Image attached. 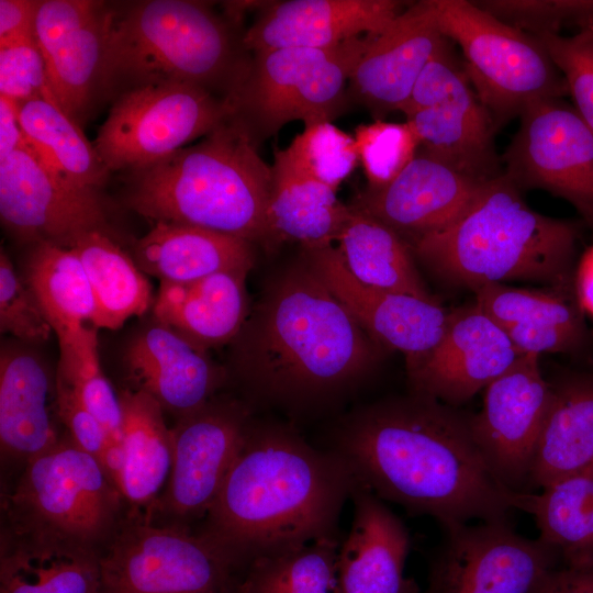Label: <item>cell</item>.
Returning <instances> with one entry per match:
<instances>
[{"instance_id":"obj_14","label":"cell","mask_w":593,"mask_h":593,"mask_svg":"<svg viewBox=\"0 0 593 593\" xmlns=\"http://www.w3.org/2000/svg\"><path fill=\"white\" fill-rule=\"evenodd\" d=\"M251 423L243 402L212 398L178 417L171 428L172 466L166 491L153 506L176 524L204 518L239 451Z\"/></svg>"},{"instance_id":"obj_38","label":"cell","mask_w":593,"mask_h":593,"mask_svg":"<svg viewBox=\"0 0 593 593\" xmlns=\"http://www.w3.org/2000/svg\"><path fill=\"white\" fill-rule=\"evenodd\" d=\"M26 284L56 336L93 324L94 294L79 257L67 247L34 244L26 265Z\"/></svg>"},{"instance_id":"obj_6","label":"cell","mask_w":593,"mask_h":593,"mask_svg":"<svg viewBox=\"0 0 593 593\" xmlns=\"http://www.w3.org/2000/svg\"><path fill=\"white\" fill-rule=\"evenodd\" d=\"M239 23L193 0H146L113 5L109 20L103 97L150 83H187L232 102L253 53Z\"/></svg>"},{"instance_id":"obj_3","label":"cell","mask_w":593,"mask_h":593,"mask_svg":"<svg viewBox=\"0 0 593 593\" xmlns=\"http://www.w3.org/2000/svg\"><path fill=\"white\" fill-rule=\"evenodd\" d=\"M356 483L332 449L313 447L286 425L251 421L199 533L239 573L256 558L338 536Z\"/></svg>"},{"instance_id":"obj_44","label":"cell","mask_w":593,"mask_h":593,"mask_svg":"<svg viewBox=\"0 0 593 593\" xmlns=\"http://www.w3.org/2000/svg\"><path fill=\"white\" fill-rule=\"evenodd\" d=\"M536 37L562 74L574 109L593 131V26L572 35L542 34Z\"/></svg>"},{"instance_id":"obj_35","label":"cell","mask_w":593,"mask_h":593,"mask_svg":"<svg viewBox=\"0 0 593 593\" xmlns=\"http://www.w3.org/2000/svg\"><path fill=\"white\" fill-rule=\"evenodd\" d=\"M349 206L336 240L347 270L366 286L438 301L421 278L407 243L378 219Z\"/></svg>"},{"instance_id":"obj_25","label":"cell","mask_w":593,"mask_h":593,"mask_svg":"<svg viewBox=\"0 0 593 593\" xmlns=\"http://www.w3.org/2000/svg\"><path fill=\"white\" fill-rule=\"evenodd\" d=\"M473 292L474 303L504 329L522 354L574 353L589 340L584 312L574 290L493 283Z\"/></svg>"},{"instance_id":"obj_17","label":"cell","mask_w":593,"mask_h":593,"mask_svg":"<svg viewBox=\"0 0 593 593\" xmlns=\"http://www.w3.org/2000/svg\"><path fill=\"white\" fill-rule=\"evenodd\" d=\"M0 217L22 240L67 248L88 232L107 230L98 192L67 183L29 144L0 160Z\"/></svg>"},{"instance_id":"obj_40","label":"cell","mask_w":593,"mask_h":593,"mask_svg":"<svg viewBox=\"0 0 593 593\" xmlns=\"http://www.w3.org/2000/svg\"><path fill=\"white\" fill-rule=\"evenodd\" d=\"M57 339L59 360L56 378L68 385L98 418L110 439L122 446L121 402L101 369L96 327L85 325Z\"/></svg>"},{"instance_id":"obj_10","label":"cell","mask_w":593,"mask_h":593,"mask_svg":"<svg viewBox=\"0 0 593 593\" xmlns=\"http://www.w3.org/2000/svg\"><path fill=\"white\" fill-rule=\"evenodd\" d=\"M101 593H234L230 557L187 526L122 518L99 552Z\"/></svg>"},{"instance_id":"obj_4","label":"cell","mask_w":593,"mask_h":593,"mask_svg":"<svg viewBox=\"0 0 593 593\" xmlns=\"http://www.w3.org/2000/svg\"><path fill=\"white\" fill-rule=\"evenodd\" d=\"M582 224L534 211L502 174L484 182L450 225L407 245L448 286L473 291L524 280L574 290Z\"/></svg>"},{"instance_id":"obj_18","label":"cell","mask_w":593,"mask_h":593,"mask_svg":"<svg viewBox=\"0 0 593 593\" xmlns=\"http://www.w3.org/2000/svg\"><path fill=\"white\" fill-rule=\"evenodd\" d=\"M551 398L539 356L524 354L484 389L481 411L470 415L473 439L496 478L526 491Z\"/></svg>"},{"instance_id":"obj_16","label":"cell","mask_w":593,"mask_h":593,"mask_svg":"<svg viewBox=\"0 0 593 593\" xmlns=\"http://www.w3.org/2000/svg\"><path fill=\"white\" fill-rule=\"evenodd\" d=\"M302 254L377 344L403 354L407 374L419 368L443 339L451 310L438 301L361 283L347 270L338 248L332 244L302 247Z\"/></svg>"},{"instance_id":"obj_20","label":"cell","mask_w":593,"mask_h":593,"mask_svg":"<svg viewBox=\"0 0 593 593\" xmlns=\"http://www.w3.org/2000/svg\"><path fill=\"white\" fill-rule=\"evenodd\" d=\"M524 355L475 303L451 310L447 331L425 362L407 374L412 392L457 406Z\"/></svg>"},{"instance_id":"obj_7","label":"cell","mask_w":593,"mask_h":593,"mask_svg":"<svg viewBox=\"0 0 593 593\" xmlns=\"http://www.w3.org/2000/svg\"><path fill=\"white\" fill-rule=\"evenodd\" d=\"M122 493L68 435L22 469L2 496V530L100 552L116 530Z\"/></svg>"},{"instance_id":"obj_12","label":"cell","mask_w":593,"mask_h":593,"mask_svg":"<svg viewBox=\"0 0 593 593\" xmlns=\"http://www.w3.org/2000/svg\"><path fill=\"white\" fill-rule=\"evenodd\" d=\"M501 156L522 192L544 190L573 205L593 236V131L562 98L526 107Z\"/></svg>"},{"instance_id":"obj_15","label":"cell","mask_w":593,"mask_h":593,"mask_svg":"<svg viewBox=\"0 0 593 593\" xmlns=\"http://www.w3.org/2000/svg\"><path fill=\"white\" fill-rule=\"evenodd\" d=\"M111 8L96 0H41L36 13L48 91L80 126L103 97Z\"/></svg>"},{"instance_id":"obj_1","label":"cell","mask_w":593,"mask_h":593,"mask_svg":"<svg viewBox=\"0 0 593 593\" xmlns=\"http://www.w3.org/2000/svg\"><path fill=\"white\" fill-rule=\"evenodd\" d=\"M469 417L412 392L350 414L332 450L379 499L433 517L444 529L474 519L510 521L513 490L486 463Z\"/></svg>"},{"instance_id":"obj_26","label":"cell","mask_w":593,"mask_h":593,"mask_svg":"<svg viewBox=\"0 0 593 593\" xmlns=\"http://www.w3.org/2000/svg\"><path fill=\"white\" fill-rule=\"evenodd\" d=\"M247 273L224 271L187 282L160 281L153 303L156 323L203 349L233 342L249 313Z\"/></svg>"},{"instance_id":"obj_50","label":"cell","mask_w":593,"mask_h":593,"mask_svg":"<svg viewBox=\"0 0 593 593\" xmlns=\"http://www.w3.org/2000/svg\"><path fill=\"white\" fill-rule=\"evenodd\" d=\"M533 593H593V562L556 566Z\"/></svg>"},{"instance_id":"obj_49","label":"cell","mask_w":593,"mask_h":593,"mask_svg":"<svg viewBox=\"0 0 593 593\" xmlns=\"http://www.w3.org/2000/svg\"><path fill=\"white\" fill-rule=\"evenodd\" d=\"M41 1L0 0V47L35 35Z\"/></svg>"},{"instance_id":"obj_2","label":"cell","mask_w":593,"mask_h":593,"mask_svg":"<svg viewBox=\"0 0 593 593\" xmlns=\"http://www.w3.org/2000/svg\"><path fill=\"white\" fill-rule=\"evenodd\" d=\"M233 342L234 367L249 393L293 411L357 385L381 348L302 253L269 280Z\"/></svg>"},{"instance_id":"obj_42","label":"cell","mask_w":593,"mask_h":593,"mask_svg":"<svg viewBox=\"0 0 593 593\" xmlns=\"http://www.w3.org/2000/svg\"><path fill=\"white\" fill-rule=\"evenodd\" d=\"M284 149L304 172L335 191L359 163L354 135L332 122L304 127Z\"/></svg>"},{"instance_id":"obj_23","label":"cell","mask_w":593,"mask_h":593,"mask_svg":"<svg viewBox=\"0 0 593 593\" xmlns=\"http://www.w3.org/2000/svg\"><path fill=\"white\" fill-rule=\"evenodd\" d=\"M350 500L351 527L338 551L342 593H423L404 574L410 549L404 523L358 482Z\"/></svg>"},{"instance_id":"obj_29","label":"cell","mask_w":593,"mask_h":593,"mask_svg":"<svg viewBox=\"0 0 593 593\" xmlns=\"http://www.w3.org/2000/svg\"><path fill=\"white\" fill-rule=\"evenodd\" d=\"M550 385L528 489H541L593 463V369L569 371Z\"/></svg>"},{"instance_id":"obj_32","label":"cell","mask_w":593,"mask_h":593,"mask_svg":"<svg viewBox=\"0 0 593 593\" xmlns=\"http://www.w3.org/2000/svg\"><path fill=\"white\" fill-rule=\"evenodd\" d=\"M0 593H101L99 552L1 530Z\"/></svg>"},{"instance_id":"obj_39","label":"cell","mask_w":593,"mask_h":593,"mask_svg":"<svg viewBox=\"0 0 593 593\" xmlns=\"http://www.w3.org/2000/svg\"><path fill=\"white\" fill-rule=\"evenodd\" d=\"M338 536L256 558L237 575L236 593H342Z\"/></svg>"},{"instance_id":"obj_51","label":"cell","mask_w":593,"mask_h":593,"mask_svg":"<svg viewBox=\"0 0 593 593\" xmlns=\"http://www.w3.org/2000/svg\"><path fill=\"white\" fill-rule=\"evenodd\" d=\"M26 144L19 120V105L0 97V160Z\"/></svg>"},{"instance_id":"obj_48","label":"cell","mask_w":593,"mask_h":593,"mask_svg":"<svg viewBox=\"0 0 593 593\" xmlns=\"http://www.w3.org/2000/svg\"><path fill=\"white\" fill-rule=\"evenodd\" d=\"M55 401L57 416L68 429V435L103 467L105 451L114 441L110 439L102 424L79 401L72 390L57 378H55Z\"/></svg>"},{"instance_id":"obj_28","label":"cell","mask_w":593,"mask_h":593,"mask_svg":"<svg viewBox=\"0 0 593 593\" xmlns=\"http://www.w3.org/2000/svg\"><path fill=\"white\" fill-rule=\"evenodd\" d=\"M419 148L480 182L503 174L494 136L497 130L472 86L406 118Z\"/></svg>"},{"instance_id":"obj_27","label":"cell","mask_w":593,"mask_h":593,"mask_svg":"<svg viewBox=\"0 0 593 593\" xmlns=\"http://www.w3.org/2000/svg\"><path fill=\"white\" fill-rule=\"evenodd\" d=\"M52 380L31 350L2 347L0 356V445L2 459L26 462L55 446Z\"/></svg>"},{"instance_id":"obj_46","label":"cell","mask_w":593,"mask_h":593,"mask_svg":"<svg viewBox=\"0 0 593 593\" xmlns=\"http://www.w3.org/2000/svg\"><path fill=\"white\" fill-rule=\"evenodd\" d=\"M47 89L46 66L35 35L0 47V97L22 104L43 97Z\"/></svg>"},{"instance_id":"obj_13","label":"cell","mask_w":593,"mask_h":593,"mask_svg":"<svg viewBox=\"0 0 593 593\" xmlns=\"http://www.w3.org/2000/svg\"><path fill=\"white\" fill-rule=\"evenodd\" d=\"M444 530L425 593H533L560 564L547 545L516 533L510 521L468 523Z\"/></svg>"},{"instance_id":"obj_36","label":"cell","mask_w":593,"mask_h":593,"mask_svg":"<svg viewBox=\"0 0 593 593\" xmlns=\"http://www.w3.org/2000/svg\"><path fill=\"white\" fill-rule=\"evenodd\" d=\"M19 105V120L27 144L58 177L81 190L98 192L110 170L93 143L53 99L43 97Z\"/></svg>"},{"instance_id":"obj_31","label":"cell","mask_w":593,"mask_h":593,"mask_svg":"<svg viewBox=\"0 0 593 593\" xmlns=\"http://www.w3.org/2000/svg\"><path fill=\"white\" fill-rule=\"evenodd\" d=\"M350 213L336 191L304 172L286 149H276L271 165L269 222L275 238L302 247L337 240Z\"/></svg>"},{"instance_id":"obj_54","label":"cell","mask_w":593,"mask_h":593,"mask_svg":"<svg viewBox=\"0 0 593 593\" xmlns=\"http://www.w3.org/2000/svg\"><path fill=\"white\" fill-rule=\"evenodd\" d=\"M234 593H236V592H234Z\"/></svg>"},{"instance_id":"obj_33","label":"cell","mask_w":593,"mask_h":593,"mask_svg":"<svg viewBox=\"0 0 593 593\" xmlns=\"http://www.w3.org/2000/svg\"><path fill=\"white\" fill-rule=\"evenodd\" d=\"M539 490L513 491V508L534 518L560 564L593 562V463Z\"/></svg>"},{"instance_id":"obj_21","label":"cell","mask_w":593,"mask_h":593,"mask_svg":"<svg viewBox=\"0 0 593 593\" xmlns=\"http://www.w3.org/2000/svg\"><path fill=\"white\" fill-rule=\"evenodd\" d=\"M483 183L418 148L391 183L379 190L361 191L351 205L378 219L402 238L407 237L409 244L450 225Z\"/></svg>"},{"instance_id":"obj_30","label":"cell","mask_w":593,"mask_h":593,"mask_svg":"<svg viewBox=\"0 0 593 593\" xmlns=\"http://www.w3.org/2000/svg\"><path fill=\"white\" fill-rule=\"evenodd\" d=\"M253 243L187 224L156 222L137 240L134 260L160 281L187 282L224 271L248 272Z\"/></svg>"},{"instance_id":"obj_37","label":"cell","mask_w":593,"mask_h":593,"mask_svg":"<svg viewBox=\"0 0 593 593\" xmlns=\"http://www.w3.org/2000/svg\"><path fill=\"white\" fill-rule=\"evenodd\" d=\"M69 248L79 257L94 294L93 327L118 329L154 303L150 282L107 230L88 232Z\"/></svg>"},{"instance_id":"obj_41","label":"cell","mask_w":593,"mask_h":593,"mask_svg":"<svg viewBox=\"0 0 593 593\" xmlns=\"http://www.w3.org/2000/svg\"><path fill=\"white\" fill-rule=\"evenodd\" d=\"M354 138L368 190H379L391 183L419 148L418 138L407 121L394 123L374 120L359 124Z\"/></svg>"},{"instance_id":"obj_45","label":"cell","mask_w":593,"mask_h":593,"mask_svg":"<svg viewBox=\"0 0 593 593\" xmlns=\"http://www.w3.org/2000/svg\"><path fill=\"white\" fill-rule=\"evenodd\" d=\"M0 331L30 344L46 342L54 333L35 295L20 279L3 249L0 253Z\"/></svg>"},{"instance_id":"obj_53","label":"cell","mask_w":593,"mask_h":593,"mask_svg":"<svg viewBox=\"0 0 593 593\" xmlns=\"http://www.w3.org/2000/svg\"><path fill=\"white\" fill-rule=\"evenodd\" d=\"M423 593H425V592H423Z\"/></svg>"},{"instance_id":"obj_5","label":"cell","mask_w":593,"mask_h":593,"mask_svg":"<svg viewBox=\"0 0 593 593\" xmlns=\"http://www.w3.org/2000/svg\"><path fill=\"white\" fill-rule=\"evenodd\" d=\"M271 165L233 116L195 145L128 171L126 201L145 219L277 243L269 222Z\"/></svg>"},{"instance_id":"obj_52","label":"cell","mask_w":593,"mask_h":593,"mask_svg":"<svg viewBox=\"0 0 593 593\" xmlns=\"http://www.w3.org/2000/svg\"><path fill=\"white\" fill-rule=\"evenodd\" d=\"M574 290L583 312L593 316V245L578 260Z\"/></svg>"},{"instance_id":"obj_11","label":"cell","mask_w":593,"mask_h":593,"mask_svg":"<svg viewBox=\"0 0 593 593\" xmlns=\"http://www.w3.org/2000/svg\"><path fill=\"white\" fill-rule=\"evenodd\" d=\"M234 115L230 100L187 83H150L118 96L93 146L112 171L146 167Z\"/></svg>"},{"instance_id":"obj_43","label":"cell","mask_w":593,"mask_h":593,"mask_svg":"<svg viewBox=\"0 0 593 593\" xmlns=\"http://www.w3.org/2000/svg\"><path fill=\"white\" fill-rule=\"evenodd\" d=\"M499 20L532 36L561 34L563 27L593 26V0L473 1Z\"/></svg>"},{"instance_id":"obj_24","label":"cell","mask_w":593,"mask_h":593,"mask_svg":"<svg viewBox=\"0 0 593 593\" xmlns=\"http://www.w3.org/2000/svg\"><path fill=\"white\" fill-rule=\"evenodd\" d=\"M125 360L135 389L177 417L209 402L225 379L206 349L159 323L136 335Z\"/></svg>"},{"instance_id":"obj_8","label":"cell","mask_w":593,"mask_h":593,"mask_svg":"<svg viewBox=\"0 0 593 593\" xmlns=\"http://www.w3.org/2000/svg\"><path fill=\"white\" fill-rule=\"evenodd\" d=\"M369 38L253 53L248 75L232 100L233 118L257 148L292 121L304 127L333 122L350 108L346 85Z\"/></svg>"},{"instance_id":"obj_47","label":"cell","mask_w":593,"mask_h":593,"mask_svg":"<svg viewBox=\"0 0 593 593\" xmlns=\"http://www.w3.org/2000/svg\"><path fill=\"white\" fill-rule=\"evenodd\" d=\"M452 45L451 42L438 52L423 68L407 101L400 110L406 118L439 104L471 86L462 60L457 58Z\"/></svg>"},{"instance_id":"obj_9","label":"cell","mask_w":593,"mask_h":593,"mask_svg":"<svg viewBox=\"0 0 593 593\" xmlns=\"http://www.w3.org/2000/svg\"><path fill=\"white\" fill-rule=\"evenodd\" d=\"M440 32L462 55L466 75L499 131L529 104L569 94L545 46L467 0H433Z\"/></svg>"},{"instance_id":"obj_22","label":"cell","mask_w":593,"mask_h":593,"mask_svg":"<svg viewBox=\"0 0 593 593\" xmlns=\"http://www.w3.org/2000/svg\"><path fill=\"white\" fill-rule=\"evenodd\" d=\"M398 0H287L262 2L244 33L250 53L325 48L360 34L377 35L407 7Z\"/></svg>"},{"instance_id":"obj_19","label":"cell","mask_w":593,"mask_h":593,"mask_svg":"<svg viewBox=\"0 0 593 593\" xmlns=\"http://www.w3.org/2000/svg\"><path fill=\"white\" fill-rule=\"evenodd\" d=\"M450 43L438 27L433 0L407 4L381 33L370 35L349 78L351 101L376 120L400 111L423 68Z\"/></svg>"},{"instance_id":"obj_34","label":"cell","mask_w":593,"mask_h":593,"mask_svg":"<svg viewBox=\"0 0 593 593\" xmlns=\"http://www.w3.org/2000/svg\"><path fill=\"white\" fill-rule=\"evenodd\" d=\"M119 398L124 451L120 492L133 506H145L150 512L171 471V429L160 404L146 392L125 389Z\"/></svg>"}]
</instances>
